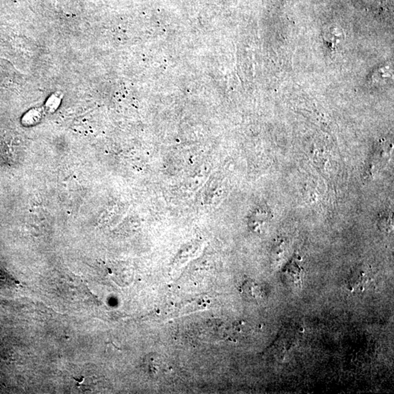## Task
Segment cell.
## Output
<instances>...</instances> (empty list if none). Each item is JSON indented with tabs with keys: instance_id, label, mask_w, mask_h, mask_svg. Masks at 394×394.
<instances>
[{
	"instance_id": "obj_1",
	"label": "cell",
	"mask_w": 394,
	"mask_h": 394,
	"mask_svg": "<svg viewBox=\"0 0 394 394\" xmlns=\"http://www.w3.org/2000/svg\"><path fill=\"white\" fill-rule=\"evenodd\" d=\"M373 274L368 269H356L351 273L347 286L352 292H364L374 284Z\"/></svg>"
},
{
	"instance_id": "obj_2",
	"label": "cell",
	"mask_w": 394,
	"mask_h": 394,
	"mask_svg": "<svg viewBox=\"0 0 394 394\" xmlns=\"http://www.w3.org/2000/svg\"><path fill=\"white\" fill-rule=\"evenodd\" d=\"M325 45L331 50H337L345 40V33L339 26L333 25L326 27L322 32Z\"/></svg>"
},
{
	"instance_id": "obj_3",
	"label": "cell",
	"mask_w": 394,
	"mask_h": 394,
	"mask_svg": "<svg viewBox=\"0 0 394 394\" xmlns=\"http://www.w3.org/2000/svg\"><path fill=\"white\" fill-rule=\"evenodd\" d=\"M285 277L286 281L291 284L301 286L303 282V269L299 265L297 261L293 259L289 264L286 265L284 271Z\"/></svg>"
},
{
	"instance_id": "obj_4",
	"label": "cell",
	"mask_w": 394,
	"mask_h": 394,
	"mask_svg": "<svg viewBox=\"0 0 394 394\" xmlns=\"http://www.w3.org/2000/svg\"><path fill=\"white\" fill-rule=\"evenodd\" d=\"M243 296L251 301H258L264 297L262 288L253 281H247L240 290Z\"/></svg>"
}]
</instances>
